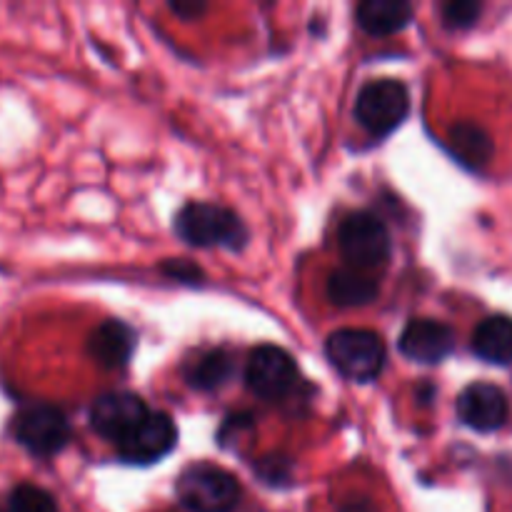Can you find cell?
<instances>
[{"mask_svg": "<svg viewBox=\"0 0 512 512\" xmlns=\"http://www.w3.org/2000/svg\"><path fill=\"white\" fill-rule=\"evenodd\" d=\"M175 233L193 248L243 250L248 245V225L238 213L218 203H188L175 215Z\"/></svg>", "mask_w": 512, "mask_h": 512, "instance_id": "6da1fadb", "label": "cell"}, {"mask_svg": "<svg viewBox=\"0 0 512 512\" xmlns=\"http://www.w3.org/2000/svg\"><path fill=\"white\" fill-rule=\"evenodd\" d=\"M325 353L333 368H338L345 378L355 383L378 380L388 360V348L383 338L373 330L343 328L335 330L325 343Z\"/></svg>", "mask_w": 512, "mask_h": 512, "instance_id": "7a4b0ae2", "label": "cell"}, {"mask_svg": "<svg viewBox=\"0 0 512 512\" xmlns=\"http://www.w3.org/2000/svg\"><path fill=\"white\" fill-rule=\"evenodd\" d=\"M175 493L190 512H233L240 503V483L213 463H195L180 473Z\"/></svg>", "mask_w": 512, "mask_h": 512, "instance_id": "3957f363", "label": "cell"}, {"mask_svg": "<svg viewBox=\"0 0 512 512\" xmlns=\"http://www.w3.org/2000/svg\"><path fill=\"white\" fill-rule=\"evenodd\" d=\"M338 245L350 268L360 270V273L385 268L393 255V240H390L388 228L378 215L368 213V210L350 213L340 223Z\"/></svg>", "mask_w": 512, "mask_h": 512, "instance_id": "277c9868", "label": "cell"}, {"mask_svg": "<svg viewBox=\"0 0 512 512\" xmlns=\"http://www.w3.org/2000/svg\"><path fill=\"white\" fill-rule=\"evenodd\" d=\"M410 113V93L403 80L380 78L360 88L355 98V118L375 138L390 135Z\"/></svg>", "mask_w": 512, "mask_h": 512, "instance_id": "5b68a950", "label": "cell"}, {"mask_svg": "<svg viewBox=\"0 0 512 512\" xmlns=\"http://www.w3.org/2000/svg\"><path fill=\"white\" fill-rule=\"evenodd\" d=\"M10 433L28 453L38 455V458H50L68 445L70 423L63 410L55 405L35 403L15 415Z\"/></svg>", "mask_w": 512, "mask_h": 512, "instance_id": "8992f818", "label": "cell"}, {"mask_svg": "<svg viewBox=\"0 0 512 512\" xmlns=\"http://www.w3.org/2000/svg\"><path fill=\"white\" fill-rule=\"evenodd\" d=\"M245 383L258 398L283 400L298 383V365L288 350L278 345H260L248 355Z\"/></svg>", "mask_w": 512, "mask_h": 512, "instance_id": "52a82bcc", "label": "cell"}, {"mask_svg": "<svg viewBox=\"0 0 512 512\" xmlns=\"http://www.w3.org/2000/svg\"><path fill=\"white\" fill-rule=\"evenodd\" d=\"M178 443V430L168 413H148L143 423L118 443V453L128 465H153Z\"/></svg>", "mask_w": 512, "mask_h": 512, "instance_id": "ba28073f", "label": "cell"}, {"mask_svg": "<svg viewBox=\"0 0 512 512\" xmlns=\"http://www.w3.org/2000/svg\"><path fill=\"white\" fill-rule=\"evenodd\" d=\"M148 405L135 393H105L90 408V425L105 440H113L115 445L138 428L148 415Z\"/></svg>", "mask_w": 512, "mask_h": 512, "instance_id": "9c48e42d", "label": "cell"}, {"mask_svg": "<svg viewBox=\"0 0 512 512\" xmlns=\"http://www.w3.org/2000/svg\"><path fill=\"white\" fill-rule=\"evenodd\" d=\"M458 418L478 433H495L510 418L508 395L493 383H473L458 395Z\"/></svg>", "mask_w": 512, "mask_h": 512, "instance_id": "30bf717a", "label": "cell"}, {"mask_svg": "<svg viewBox=\"0 0 512 512\" xmlns=\"http://www.w3.org/2000/svg\"><path fill=\"white\" fill-rule=\"evenodd\" d=\"M455 350V333L450 325L433 318H415L400 335V353L413 363L438 365Z\"/></svg>", "mask_w": 512, "mask_h": 512, "instance_id": "8fae6325", "label": "cell"}, {"mask_svg": "<svg viewBox=\"0 0 512 512\" xmlns=\"http://www.w3.org/2000/svg\"><path fill=\"white\" fill-rule=\"evenodd\" d=\"M138 345V335L123 320H105L90 333L88 353L100 368L118 370L130 363Z\"/></svg>", "mask_w": 512, "mask_h": 512, "instance_id": "7c38bea8", "label": "cell"}, {"mask_svg": "<svg viewBox=\"0 0 512 512\" xmlns=\"http://www.w3.org/2000/svg\"><path fill=\"white\" fill-rule=\"evenodd\" d=\"M445 148L450 150V155L460 165L470 170H483L495 155V143L488 130L478 123H470V120H460V123L450 125Z\"/></svg>", "mask_w": 512, "mask_h": 512, "instance_id": "4fadbf2b", "label": "cell"}, {"mask_svg": "<svg viewBox=\"0 0 512 512\" xmlns=\"http://www.w3.org/2000/svg\"><path fill=\"white\" fill-rule=\"evenodd\" d=\"M355 20L363 33L385 38L408 28L413 20V5L403 0H365L355 8Z\"/></svg>", "mask_w": 512, "mask_h": 512, "instance_id": "5bb4252c", "label": "cell"}, {"mask_svg": "<svg viewBox=\"0 0 512 512\" xmlns=\"http://www.w3.org/2000/svg\"><path fill=\"white\" fill-rule=\"evenodd\" d=\"M473 353L493 365L512 363V318L510 315H490L475 328Z\"/></svg>", "mask_w": 512, "mask_h": 512, "instance_id": "9a60e30c", "label": "cell"}, {"mask_svg": "<svg viewBox=\"0 0 512 512\" xmlns=\"http://www.w3.org/2000/svg\"><path fill=\"white\" fill-rule=\"evenodd\" d=\"M380 293V285L373 275L360 270L343 268L335 270L328 278V300L338 308H360L370 305Z\"/></svg>", "mask_w": 512, "mask_h": 512, "instance_id": "2e32d148", "label": "cell"}, {"mask_svg": "<svg viewBox=\"0 0 512 512\" xmlns=\"http://www.w3.org/2000/svg\"><path fill=\"white\" fill-rule=\"evenodd\" d=\"M233 375L235 360L228 350H210V353L193 360V365L185 370L188 383L195 390H205V393H213V390H220L223 385H228L233 380Z\"/></svg>", "mask_w": 512, "mask_h": 512, "instance_id": "e0dca14e", "label": "cell"}, {"mask_svg": "<svg viewBox=\"0 0 512 512\" xmlns=\"http://www.w3.org/2000/svg\"><path fill=\"white\" fill-rule=\"evenodd\" d=\"M10 512H58L53 495L48 490L38 488V485L23 483L10 493L8 500Z\"/></svg>", "mask_w": 512, "mask_h": 512, "instance_id": "ac0fdd59", "label": "cell"}, {"mask_svg": "<svg viewBox=\"0 0 512 512\" xmlns=\"http://www.w3.org/2000/svg\"><path fill=\"white\" fill-rule=\"evenodd\" d=\"M440 13H443V23L448 28L468 30L483 15V3H478V0H453V3H445Z\"/></svg>", "mask_w": 512, "mask_h": 512, "instance_id": "d6986e66", "label": "cell"}, {"mask_svg": "<svg viewBox=\"0 0 512 512\" xmlns=\"http://www.w3.org/2000/svg\"><path fill=\"white\" fill-rule=\"evenodd\" d=\"M163 273L168 275V278L178 280V283H203V270L195 263H190V260H168V263H163Z\"/></svg>", "mask_w": 512, "mask_h": 512, "instance_id": "ffe728a7", "label": "cell"}, {"mask_svg": "<svg viewBox=\"0 0 512 512\" xmlns=\"http://www.w3.org/2000/svg\"><path fill=\"white\" fill-rule=\"evenodd\" d=\"M170 10L175 15H180L183 20H195L198 15H203L208 10V5L203 3H170Z\"/></svg>", "mask_w": 512, "mask_h": 512, "instance_id": "44dd1931", "label": "cell"}, {"mask_svg": "<svg viewBox=\"0 0 512 512\" xmlns=\"http://www.w3.org/2000/svg\"><path fill=\"white\" fill-rule=\"evenodd\" d=\"M0 512H3V510H0Z\"/></svg>", "mask_w": 512, "mask_h": 512, "instance_id": "7402d4cb", "label": "cell"}]
</instances>
